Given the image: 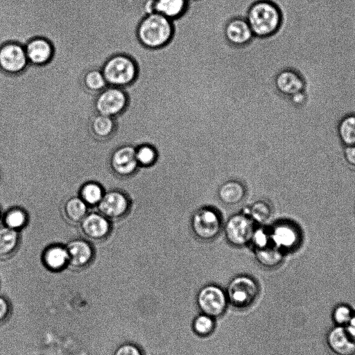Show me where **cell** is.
I'll use <instances>...</instances> for the list:
<instances>
[{"label":"cell","instance_id":"cell-1","mask_svg":"<svg viewBox=\"0 0 355 355\" xmlns=\"http://www.w3.org/2000/svg\"><path fill=\"white\" fill-rule=\"evenodd\" d=\"M246 20L254 36L265 37L274 35L279 29L282 15L274 2L259 0L250 7Z\"/></svg>","mask_w":355,"mask_h":355},{"label":"cell","instance_id":"cell-2","mask_svg":"<svg viewBox=\"0 0 355 355\" xmlns=\"http://www.w3.org/2000/svg\"><path fill=\"white\" fill-rule=\"evenodd\" d=\"M173 33L172 21L155 12L146 16L137 29L140 42L150 49L166 45L171 40Z\"/></svg>","mask_w":355,"mask_h":355},{"label":"cell","instance_id":"cell-3","mask_svg":"<svg viewBox=\"0 0 355 355\" xmlns=\"http://www.w3.org/2000/svg\"><path fill=\"white\" fill-rule=\"evenodd\" d=\"M102 73L108 86L124 87L135 80L137 68L132 59L120 54L105 62Z\"/></svg>","mask_w":355,"mask_h":355},{"label":"cell","instance_id":"cell-4","mask_svg":"<svg viewBox=\"0 0 355 355\" xmlns=\"http://www.w3.org/2000/svg\"><path fill=\"white\" fill-rule=\"evenodd\" d=\"M228 304L239 309L251 306L259 293V287L252 277L241 275L234 277L225 291Z\"/></svg>","mask_w":355,"mask_h":355},{"label":"cell","instance_id":"cell-5","mask_svg":"<svg viewBox=\"0 0 355 355\" xmlns=\"http://www.w3.org/2000/svg\"><path fill=\"white\" fill-rule=\"evenodd\" d=\"M196 302L202 313L214 318L221 316L228 304L225 291L214 284L207 285L200 288L197 294Z\"/></svg>","mask_w":355,"mask_h":355},{"label":"cell","instance_id":"cell-6","mask_svg":"<svg viewBox=\"0 0 355 355\" xmlns=\"http://www.w3.org/2000/svg\"><path fill=\"white\" fill-rule=\"evenodd\" d=\"M253 220L247 214H238L227 220L225 234L233 245L243 246L251 241L255 227Z\"/></svg>","mask_w":355,"mask_h":355},{"label":"cell","instance_id":"cell-7","mask_svg":"<svg viewBox=\"0 0 355 355\" xmlns=\"http://www.w3.org/2000/svg\"><path fill=\"white\" fill-rule=\"evenodd\" d=\"M220 227V218L211 208L203 207L197 210L191 218V228L194 234L203 240L215 238L218 234Z\"/></svg>","mask_w":355,"mask_h":355},{"label":"cell","instance_id":"cell-8","mask_svg":"<svg viewBox=\"0 0 355 355\" xmlns=\"http://www.w3.org/2000/svg\"><path fill=\"white\" fill-rule=\"evenodd\" d=\"M127 101L121 87L107 86L98 94L95 106L98 114L114 117L124 110Z\"/></svg>","mask_w":355,"mask_h":355},{"label":"cell","instance_id":"cell-9","mask_svg":"<svg viewBox=\"0 0 355 355\" xmlns=\"http://www.w3.org/2000/svg\"><path fill=\"white\" fill-rule=\"evenodd\" d=\"M28 63L25 48L16 42H6L0 45V70L9 74L22 71Z\"/></svg>","mask_w":355,"mask_h":355},{"label":"cell","instance_id":"cell-10","mask_svg":"<svg viewBox=\"0 0 355 355\" xmlns=\"http://www.w3.org/2000/svg\"><path fill=\"white\" fill-rule=\"evenodd\" d=\"M275 86L281 95L288 98L296 93L305 91L306 83L300 71L293 68H285L276 75Z\"/></svg>","mask_w":355,"mask_h":355},{"label":"cell","instance_id":"cell-11","mask_svg":"<svg viewBox=\"0 0 355 355\" xmlns=\"http://www.w3.org/2000/svg\"><path fill=\"white\" fill-rule=\"evenodd\" d=\"M326 342L334 355H355V339L345 327H332L327 334Z\"/></svg>","mask_w":355,"mask_h":355},{"label":"cell","instance_id":"cell-12","mask_svg":"<svg viewBox=\"0 0 355 355\" xmlns=\"http://www.w3.org/2000/svg\"><path fill=\"white\" fill-rule=\"evenodd\" d=\"M24 48L28 61L32 64H45L50 61L53 54L51 43L43 37L32 39Z\"/></svg>","mask_w":355,"mask_h":355},{"label":"cell","instance_id":"cell-13","mask_svg":"<svg viewBox=\"0 0 355 355\" xmlns=\"http://www.w3.org/2000/svg\"><path fill=\"white\" fill-rule=\"evenodd\" d=\"M269 232L272 243L282 250L292 249L298 244V230L290 223L277 224Z\"/></svg>","mask_w":355,"mask_h":355},{"label":"cell","instance_id":"cell-14","mask_svg":"<svg viewBox=\"0 0 355 355\" xmlns=\"http://www.w3.org/2000/svg\"><path fill=\"white\" fill-rule=\"evenodd\" d=\"M112 167L116 172L123 175L135 171L138 164L136 158V148L132 145H123L118 148L112 155Z\"/></svg>","mask_w":355,"mask_h":355},{"label":"cell","instance_id":"cell-15","mask_svg":"<svg viewBox=\"0 0 355 355\" xmlns=\"http://www.w3.org/2000/svg\"><path fill=\"white\" fill-rule=\"evenodd\" d=\"M225 35L227 41L235 46L245 45L254 37L246 19L243 18L231 19L225 26Z\"/></svg>","mask_w":355,"mask_h":355},{"label":"cell","instance_id":"cell-16","mask_svg":"<svg viewBox=\"0 0 355 355\" xmlns=\"http://www.w3.org/2000/svg\"><path fill=\"white\" fill-rule=\"evenodd\" d=\"M128 200L125 196L116 191L107 193L100 200L99 209L110 217L122 215L127 209Z\"/></svg>","mask_w":355,"mask_h":355},{"label":"cell","instance_id":"cell-17","mask_svg":"<svg viewBox=\"0 0 355 355\" xmlns=\"http://www.w3.org/2000/svg\"><path fill=\"white\" fill-rule=\"evenodd\" d=\"M189 0H154V12L173 20L184 13Z\"/></svg>","mask_w":355,"mask_h":355},{"label":"cell","instance_id":"cell-18","mask_svg":"<svg viewBox=\"0 0 355 355\" xmlns=\"http://www.w3.org/2000/svg\"><path fill=\"white\" fill-rule=\"evenodd\" d=\"M254 250L257 261L264 267H276L283 260L282 250L272 243L261 248H254Z\"/></svg>","mask_w":355,"mask_h":355},{"label":"cell","instance_id":"cell-19","mask_svg":"<svg viewBox=\"0 0 355 355\" xmlns=\"http://www.w3.org/2000/svg\"><path fill=\"white\" fill-rule=\"evenodd\" d=\"M245 190L241 183L230 180L222 184L218 189V197L227 205L239 203L244 197Z\"/></svg>","mask_w":355,"mask_h":355},{"label":"cell","instance_id":"cell-20","mask_svg":"<svg viewBox=\"0 0 355 355\" xmlns=\"http://www.w3.org/2000/svg\"><path fill=\"white\" fill-rule=\"evenodd\" d=\"M337 134L343 144L355 145V112H349L343 115L338 121Z\"/></svg>","mask_w":355,"mask_h":355},{"label":"cell","instance_id":"cell-21","mask_svg":"<svg viewBox=\"0 0 355 355\" xmlns=\"http://www.w3.org/2000/svg\"><path fill=\"white\" fill-rule=\"evenodd\" d=\"M82 227L89 236L101 238L107 233L109 224L106 219L101 215L92 214L83 219Z\"/></svg>","mask_w":355,"mask_h":355},{"label":"cell","instance_id":"cell-22","mask_svg":"<svg viewBox=\"0 0 355 355\" xmlns=\"http://www.w3.org/2000/svg\"><path fill=\"white\" fill-rule=\"evenodd\" d=\"M69 260L76 266L86 264L92 255V250L88 243L83 241H74L67 247Z\"/></svg>","mask_w":355,"mask_h":355},{"label":"cell","instance_id":"cell-23","mask_svg":"<svg viewBox=\"0 0 355 355\" xmlns=\"http://www.w3.org/2000/svg\"><path fill=\"white\" fill-rule=\"evenodd\" d=\"M113 117L98 114L92 121L91 128L95 136L105 139L112 135L114 130Z\"/></svg>","mask_w":355,"mask_h":355},{"label":"cell","instance_id":"cell-24","mask_svg":"<svg viewBox=\"0 0 355 355\" xmlns=\"http://www.w3.org/2000/svg\"><path fill=\"white\" fill-rule=\"evenodd\" d=\"M69 260L67 250L62 247H53L49 248L44 256L46 266L53 270L62 268Z\"/></svg>","mask_w":355,"mask_h":355},{"label":"cell","instance_id":"cell-25","mask_svg":"<svg viewBox=\"0 0 355 355\" xmlns=\"http://www.w3.org/2000/svg\"><path fill=\"white\" fill-rule=\"evenodd\" d=\"M214 329V318L205 313H200L193 320L192 329L198 336L207 337L213 333Z\"/></svg>","mask_w":355,"mask_h":355},{"label":"cell","instance_id":"cell-26","mask_svg":"<svg viewBox=\"0 0 355 355\" xmlns=\"http://www.w3.org/2000/svg\"><path fill=\"white\" fill-rule=\"evenodd\" d=\"M136 158L138 164L144 166H151L157 158V148L148 144L139 145L136 148Z\"/></svg>","mask_w":355,"mask_h":355},{"label":"cell","instance_id":"cell-27","mask_svg":"<svg viewBox=\"0 0 355 355\" xmlns=\"http://www.w3.org/2000/svg\"><path fill=\"white\" fill-rule=\"evenodd\" d=\"M86 87L94 92H101L107 85L101 70L91 69L84 76Z\"/></svg>","mask_w":355,"mask_h":355},{"label":"cell","instance_id":"cell-28","mask_svg":"<svg viewBox=\"0 0 355 355\" xmlns=\"http://www.w3.org/2000/svg\"><path fill=\"white\" fill-rule=\"evenodd\" d=\"M17 241V234L15 230L9 227L0 228V255L10 252Z\"/></svg>","mask_w":355,"mask_h":355},{"label":"cell","instance_id":"cell-29","mask_svg":"<svg viewBox=\"0 0 355 355\" xmlns=\"http://www.w3.org/2000/svg\"><path fill=\"white\" fill-rule=\"evenodd\" d=\"M65 212L70 220H79L85 214L86 205L80 198H73L69 200L66 203Z\"/></svg>","mask_w":355,"mask_h":355},{"label":"cell","instance_id":"cell-30","mask_svg":"<svg viewBox=\"0 0 355 355\" xmlns=\"http://www.w3.org/2000/svg\"><path fill=\"white\" fill-rule=\"evenodd\" d=\"M248 215L254 222L263 223L270 216V208L269 205L263 201L254 202L249 209Z\"/></svg>","mask_w":355,"mask_h":355},{"label":"cell","instance_id":"cell-31","mask_svg":"<svg viewBox=\"0 0 355 355\" xmlns=\"http://www.w3.org/2000/svg\"><path fill=\"white\" fill-rule=\"evenodd\" d=\"M354 311L347 304L337 305L332 313V319L336 325L345 327L351 319Z\"/></svg>","mask_w":355,"mask_h":355},{"label":"cell","instance_id":"cell-32","mask_svg":"<svg viewBox=\"0 0 355 355\" xmlns=\"http://www.w3.org/2000/svg\"><path fill=\"white\" fill-rule=\"evenodd\" d=\"M82 196L89 204H95L100 202L102 197L101 187L94 183H89L84 186L82 189Z\"/></svg>","mask_w":355,"mask_h":355},{"label":"cell","instance_id":"cell-33","mask_svg":"<svg viewBox=\"0 0 355 355\" xmlns=\"http://www.w3.org/2000/svg\"><path fill=\"white\" fill-rule=\"evenodd\" d=\"M5 221L8 227L15 230L23 226L26 222V216L22 211L14 209L7 214Z\"/></svg>","mask_w":355,"mask_h":355},{"label":"cell","instance_id":"cell-34","mask_svg":"<svg viewBox=\"0 0 355 355\" xmlns=\"http://www.w3.org/2000/svg\"><path fill=\"white\" fill-rule=\"evenodd\" d=\"M254 248H259L271 243L270 232L263 228L255 229L251 241Z\"/></svg>","mask_w":355,"mask_h":355},{"label":"cell","instance_id":"cell-35","mask_svg":"<svg viewBox=\"0 0 355 355\" xmlns=\"http://www.w3.org/2000/svg\"><path fill=\"white\" fill-rule=\"evenodd\" d=\"M290 103L296 112L297 109L303 108L308 102V96L305 91L296 93L288 98Z\"/></svg>","mask_w":355,"mask_h":355},{"label":"cell","instance_id":"cell-36","mask_svg":"<svg viewBox=\"0 0 355 355\" xmlns=\"http://www.w3.org/2000/svg\"><path fill=\"white\" fill-rule=\"evenodd\" d=\"M114 355H143L141 349L134 344L125 343L119 346Z\"/></svg>","mask_w":355,"mask_h":355},{"label":"cell","instance_id":"cell-37","mask_svg":"<svg viewBox=\"0 0 355 355\" xmlns=\"http://www.w3.org/2000/svg\"><path fill=\"white\" fill-rule=\"evenodd\" d=\"M10 307L7 300L0 296V324L3 323L8 317Z\"/></svg>","mask_w":355,"mask_h":355},{"label":"cell","instance_id":"cell-38","mask_svg":"<svg viewBox=\"0 0 355 355\" xmlns=\"http://www.w3.org/2000/svg\"><path fill=\"white\" fill-rule=\"evenodd\" d=\"M344 156L347 162L355 167V145L347 146L344 150Z\"/></svg>","mask_w":355,"mask_h":355},{"label":"cell","instance_id":"cell-39","mask_svg":"<svg viewBox=\"0 0 355 355\" xmlns=\"http://www.w3.org/2000/svg\"><path fill=\"white\" fill-rule=\"evenodd\" d=\"M345 327L349 334L355 339V312H354L351 319Z\"/></svg>","mask_w":355,"mask_h":355}]
</instances>
